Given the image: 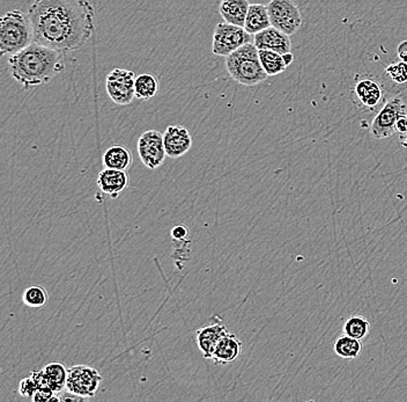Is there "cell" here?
Here are the masks:
<instances>
[{
  "mask_svg": "<svg viewBox=\"0 0 407 402\" xmlns=\"http://www.w3.org/2000/svg\"><path fill=\"white\" fill-rule=\"evenodd\" d=\"M254 43L259 50H272L284 55L291 53V37L278 28L271 27L259 32L254 36Z\"/></svg>",
  "mask_w": 407,
  "mask_h": 402,
  "instance_id": "obj_12",
  "label": "cell"
},
{
  "mask_svg": "<svg viewBox=\"0 0 407 402\" xmlns=\"http://www.w3.org/2000/svg\"><path fill=\"white\" fill-rule=\"evenodd\" d=\"M396 131L401 137L403 136H407V114L404 116H401L399 120H398L397 125H396Z\"/></svg>",
  "mask_w": 407,
  "mask_h": 402,
  "instance_id": "obj_28",
  "label": "cell"
},
{
  "mask_svg": "<svg viewBox=\"0 0 407 402\" xmlns=\"http://www.w3.org/2000/svg\"><path fill=\"white\" fill-rule=\"evenodd\" d=\"M106 90L118 106H127L136 97V74L127 69H114L107 76Z\"/></svg>",
  "mask_w": 407,
  "mask_h": 402,
  "instance_id": "obj_9",
  "label": "cell"
},
{
  "mask_svg": "<svg viewBox=\"0 0 407 402\" xmlns=\"http://www.w3.org/2000/svg\"><path fill=\"white\" fill-rule=\"evenodd\" d=\"M371 322L362 315H352L345 321L343 332L354 339L364 341L371 332Z\"/></svg>",
  "mask_w": 407,
  "mask_h": 402,
  "instance_id": "obj_23",
  "label": "cell"
},
{
  "mask_svg": "<svg viewBox=\"0 0 407 402\" xmlns=\"http://www.w3.org/2000/svg\"><path fill=\"white\" fill-rule=\"evenodd\" d=\"M42 371H43L44 378L48 385L50 386L57 394L66 387L69 369L65 368L63 363H49L44 366Z\"/></svg>",
  "mask_w": 407,
  "mask_h": 402,
  "instance_id": "obj_20",
  "label": "cell"
},
{
  "mask_svg": "<svg viewBox=\"0 0 407 402\" xmlns=\"http://www.w3.org/2000/svg\"><path fill=\"white\" fill-rule=\"evenodd\" d=\"M251 40V34L248 33L244 27L228 24L226 21L219 22L213 32L212 53L221 57H227Z\"/></svg>",
  "mask_w": 407,
  "mask_h": 402,
  "instance_id": "obj_5",
  "label": "cell"
},
{
  "mask_svg": "<svg viewBox=\"0 0 407 402\" xmlns=\"http://www.w3.org/2000/svg\"><path fill=\"white\" fill-rule=\"evenodd\" d=\"M160 83L154 74H143L136 77V97L139 100H150L157 95Z\"/></svg>",
  "mask_w": 407,
  "mask_h": 402,
  "instance_id": "obj_22",
  "label": "cell"
},
{
  "mask_svg": "<svg viewBox=\"0 0 407 402\" xmlns=\"http://www.w3.org/2000/svg\"><path fill=\"white\" fill-rule=\"evenodd\" d=\"M259 58L264 70L269 77H274L283 74L287 65L285 63L283 55L272 50H259Z\"/></svg>",
  "mask_w": 407,
  "mask_h": 402,
  "instance_id": "obj_24",
  "label": "cell"
},
{
  "mask_svg": "<svg viewBox=\"0 0 407 402\" xmlns=\"http://www.w3.org/2000/svg\"><path fill=\"white\" fill-rule=\"evenodd\" d=\"M137 148L141 162L150 171L160 167L167 157L164 134L157 130L145 131L138 139Z\"/></svg>",
  "mask_w": 407,
  "mask_h": 402,
  "instance_id": "obj_10",
  "label": "cell"
},
{
  "mask_svg": "<svg viewBox=\"0 0 407 402\" xmlns=\"http://www.w3.org/2000/svg\"><path fill=\"white\" fill-rule=\"evenodd\" d=\"M164 148L171 159L183 157L192 148V137L187 127L169 125L164 134Z\"/></svg>",
  "mask_w": 407,
  "mask_h": 402,
  "instance_id": "obj_11",
  "label": "cell"
},
{
  "mask_svg": "<svg viewBox=\"0 0 407 402\" xmlns=\"http://www.w3.org/2000/svg\"><path fill=\"white\" fill-rule=\"evenodd\" d=\"M397 55L401 61L407 63V40L403 41V42L398 46Z\"/></svg>",
  "mask_w": 407,
  "mask_h": 402,
  "instance_id": "obj_30",
  "label": "cell"
},
{
  "mask_svg": "<svg viewBox=\"0 0 407 402\" xmlns=\"http://www.w3.org/2000/svg\"><path fill=\"white\" fill-rule=\"evenodd\" d=\"M334 350L336 355L339 356L341 359H357L362 350V342L360 340L354 339L352 336L343 334L334 342Z\"/></svg>",
  "mask_w": 407,
  "mask_h": 402,
  "instance_id": "obj_21",
  "label": "cell"
},
{
  "mask_svg": "<svg viewBox=\"0 0 407 402\" xmlns=\"http://www.w3.org/2000/svg\"><path fill=\"white\" fill-rule=\"evenodd\" d=\"M271 26L272 25H271L270 14H269L267 6L262 4H250L245 22H244V29L251 35H256Z\"/></svg>",
  "mask_w": 407,
  "mask_h": 402,
  "instance_id": "obj_18",
  "label": "cell"
},
{
  "mask_svg": "<svg viewBox=\"0 0 407 402\" xmlns=\"http://www.w3.org/2000/svg\"><path fill=\"white\" fill-rule=\"evenodd\" d=\"M385 74L396 84H405L407 83V63L401 61L390 64L385 69Z\"/></svg>",
  "mask_w": 407,
  "mask_h": 402,
  "instance_id": "obj_26",
  "label": "cell"
},
{
  "mask_svg": "<svg viewBox=\"0 0 407 402\" xmlns=\"http://www.w3.org/2000/svg\"><path fill=\"white\" fill-rule=\"evenodd\" d=\"M250 3L248 0H221L219 12L226 22L244 27Z\"/></svg>",
  "mask_w": 407,
  "mask_h": 402,
  "instance_id": "obj_17",
  "label": "cell"
},
{
  "mask_svg": "<svg viewBox=\"0 0 407 402\" xmlns=\"http://www.w3.org/2000/svg\"><path fill=\"white\" fill-rule=\"evenodd\" d=\"M226 67L233 81L252 88L266 81V72L259 58V49L249 42L226 57Z\"/></svg>",
  "mask_w": 407,
  "mask_h": 402,
  "instance_id": "obj_3",
  "label": "cell"
},
{
  "mask_svg": "<svg viewBox=\"0 0 407 402\" xmlns=\"http://www.w3.org/2000/svg\"><path fill=\"white\" fill-rule=\"evenodd\" d=\"M102 380L103 377L93 366H74L69 369L66 389L72 396L90 399L95 396Z\"/></svg>",
  "mask_w": 407,
  "mask_h": 402,
  "instance_id": "obj_6",
  "label": "cell"
},
{
  "mask_svg": "<svg viewBox=\"0 0 407 402\" xmlns=\"http://www.w3.org/2000/svg\"><path fill=\"white\" fill-rule=\"evenodd\" d=\"M64 53L42 44H29L8 60L12 77L26 90L47 84L64 69Z\"/></svg>",
  "mask_w": 407,
  "mask_h": 402,
  "instance_id": "obj_2",
  "label": "cell"
},
{
  "mask_svg": "<svg viewBox=\"0 0 407 402\" xmlns=\"http://www.w3.org/2000/svg\"><path fill=\"white\" fill-rule=\"evenodd\" d=\"M283 57H284L285 63L287 67H290L294 61V55L292 53H287V54L283 55Z\"/></svg>",
  "mask_w": 407,
  "mask_h": 402,
  "instance_id": "obj_31",
  "label": "cell"
},
{
  "mask_svg": "<svg viewBox=\"0 0 407 402\" xmlns=\"http://www.w3.org/2000/svg\"><path fill=\"white\" fill-rule=\"evenodd\" d=\"M28 17L34 42L62 53L80 49L95 32L92 0H34Z\"/></svg>",
  "mask_w": 407,
  "mask_h": 402,
  "instance_id": "obj_1",
  "label": "cell"
},
{
  "mask_svg": "<svg viewBox=\"0 0 407 402\" xmlns=\"http://www.w3.org/2000/svg\"><path fill=\"white\" fill-rule=\"evenodd\" d=\"M354 97L361 106L373 111L383 100L384 91L378 81L364 78L354 85Z\"/></svg>",
  "mask_w": 407,
  "mask_h": 402,
  "instance_id": "obj_14",
  "label": "cell"
},
{
  "mask_svg": "<svg viewBox=\"0 0 407 402\" xmlns=\"http://www.w3.org/2000/svg\"><path fill=\"white\" fill-rule=\"evenodd\" d=\"M103 166L111 169L127 171L134 162L132 152L124 145H111L103 155Z\"/></svg>",
  "mask_w": 407,
  "mask_h": 402,
  "instance_id": "obj_19",
  "label": "cell"
},
{
  "mask_svg": "<svg viewBox=\"0 0 407 402\" xmlns=\"http://www.w3.org/2000/svg\"><path fill=\"white\" fill-rule=\"evenodd\" d=\"M242 352V342L235 334L228 333L219 341L214 349L212 361L217 366H226L231 363L241 355Z\"/></svg>",
  "mask_w": 407,
  "mask_h": 402,
  "instance_id": "obj_16",
  "label": "cell"
},
{
  "mask_svg": "<svg viewBox=\"0 0 407 402\" xmlns=\"http://www.w3.org/2000/svg\"><path fill=\"white\" fill-rule=\"evenodd\" d=\"M22 300H24V305L28 306V307L40 309L49 302V295L43 286L31 285L24 290Z\"/></svg>",
  "mask_w": 407,
  "mask_h": 402,
  "instance_id": "obj_25",
  "label": "cell"
},
{
  "mask_svg": "<svg viewBox=\"0 0 407 402\" xmlns=\"http://www.w3.org/2000/svg\"><path fill=\"white\" fill-rule=\"evenodd\" d=\"M228 333L229 332L227 327L219 319L217 321L212 322L210 325L204 326L198 329L196 332V342L204 359H212L214 349Z\"/></svg>",
  "mask_w": 407,
  "mask_h": 402,
  "instance_id": "obj_13",
  "label": "cell"
},
{
  "mask_svg": "<svg viewBox=\"0 0 407 402\" xmlns=\"http://www.w3.org/2000/svg\"><path fill=\"white\" fill-rule=\"evenodd\" d=\"M34 42L33 27L28 15L21 11L7 12L0 20V53L17 54Z\"/></svg>",
  "mask_w": 407,
  "mask_h": 402,
  "instance_id": "obj_4",
  "label": "cell"
},
{
  "mask_svg": "<svg viewBox=\"0 0 407 402\" xmlns=\"http://www.w3.org/2000/svg\"><path fill=\"white\" fill-rule=\"evenodd\" d=\"M171 235H173V238L176 239V240L184 239L187 235V228H185L184 225L176 226V228H173V231H171Z\"/></svg>",
  "mask_w": 407,
  "mask_h": 402,
  "instance_id": "obj_29",
  "label": "cell"
},
{
  "mask_svg": "<svg viewBox=\"0 0 407 402\" xmlns=\"http://www.w3.org/2000/svg\"><path fill=\"white\" fill-rule=\"evenodd\" d=\"M37 389H38V385H37L36 380L34 379L31 375H28V377L22 379L19 382V394L21 396H24V398L33 399L35 393L37 392Z\"/></svg>",
  "mask_w": 407,
  "mask_h": 402,
  "instance_id": "obj_27",
  "label": "cell"
},
{
  "mask_svg": "<svg viewBox=\"0 0 407 402\" xmlns=\"http://www.w3.org/2000/svg\"><path fill=\"white\" fill-rule=\"evenodd\" d=\"M407 114V106L399 97H390L380 108L371 123V134L376 139H384L396 134V125L401 116Z\"/></svg>",
  "mask_w": 407,
  "mask_h": 402,
  "instance_id": "obj_7",
  "label": "cell"
},
{
  "mask_svg": "<svg viewBox=\"0 0 407 402\" xmlns=\"http://www.w3.org/2000/svg\"><path fill=\"white\" fill-rule=\"evenodd\" d=\"M129 175L127 171H118L111 168H104L97 176V186L104 194L109 195L111 198H117L120 193L129 185Z\"/></svg>",
  "mask_w": 407,
  "mask_h": 402,
  "instance_id": "obj_15",
  "label": "cell"
},
{
  "mask_svg": "<svg viewBox=\"0 0 407 402\" xmlns=\"http://www.w3.org/2000/svg\"><path fill=\"white\" fill-rule=\"evenodd\" d=\"M267 10L271 25L290 36L297 33L302 26L300 8L293 0H271Z\"/></svg>",
  "mask_w": 407,
  "mask_h": 402,
  "instance_id": "obj_8",
  "label": "cell"
}]
</instances>
